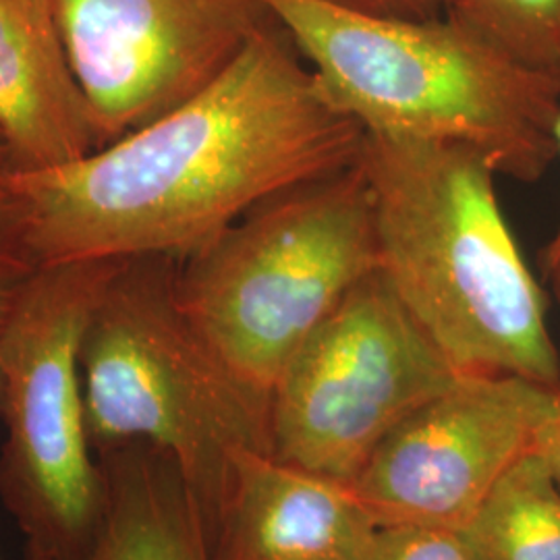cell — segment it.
<instances>
[{
	"label": "cell",
	"mask_w": 560,
	"mask_h": 560,
	"mask_svg": "<svg viewBox=\"0 0 560 560\" xmlns=\"http://www.w3.org/2000/svg\"><path fill=\"white\" fill-rule=\"evenodd\" d=\"M80 361L94 455L133 442L166 451L210 536L237 455L270 453V400L226 368L189 318L177 258L117 261L90 314Z\"/></svg>",
	"instance_id": "277c9868"
},
{
	"label": "cell",
	"mask_w": 560,
	"mask_h": 560,
	"mask_svg": "<svg viewBox=\"0 0 560 560\" xmlns=\"http://www.w3.org/2000/svg\"><path fill=\"white\" fill-rule=\"evenodd\" d=\"M555 138H557V154H559L560 159V108H559V117H557V127H555ZM560 256V222L559 229H557V233L552 235V240L548 241V245H546V249H544V256H541V260H544V266H548L550 261L557 260Z\"/></svg>",
	"instance_id": "ffe728a7"
},
{
	"label": "cell",
	"mask_w": 560,
	"mask_h": 560,
	"mask_svg": "<svg viewBox=\"0 0 560 560\" xmlns=\"http://www.w3.org/2000/svg\"><path fill=\"white\" fill-rule=\"evenodd\" d=\"M52 7L101 148L196 96L272 20L261 0H52Z\"/></svg>",
	"instance_id": "ba28073f"
},
{
	"label": "cell",
	"mask_w": 560,
	"mask_h": 560,
	"mask_svg": "<svg viewBox=\"0 0 560 560\" xmlns=\"http://www.w3.org/2000/svg\"><path fill=\"white\" fill-rule=\"evenodd\" d=\"M381 272L460 376L559 388L546 303L504 219L497 171L463 143L365 133Z\"/></svg>",
	"instance_id": "7a4b0ae2"
},
{
	"label": "cell",
	"mask_w": 560,
	"mask_h": 560,
	"mask_svg": "<svg viewBox=\"0 0 560 560\" xmlns=\"http://www.w3.org/2000/svg\"><path fill=\"white\" fill-rule=\"evenodd\" d=\"M378 527L351 486L245 448L210 550L212 560H365Z\"/></svg>",
	"instance_id": "30bf717a"
},
{
	"label": "cell",
	"mask_w": 560,
	"mask_h": 560,
	"mask_svg": "<svg viewBox=\"0 0 560 560\" xmlns=\"http://www.w3.org/2000/svg\"><path fill=\"white\" fill-rule=\"evenodd\" d=\"M345 11L390 20H434L442 15L444 0H324Z\"/></svg>",
	"instance_id": "e0dca14e"
},
{
	"label": "cell",
	"mask_w": 560,
	"mask_h": 560,
	"mask_svg": "<svg viewBox=\"0 0 560 560\" xmlns=\"http://www.w3.org/2000/svg\"><path fill=\"white\" fill-rule=\"evenodd\" d=\"M536 451L540 453L552 480L560 490V409L557 416L541 428Z\"/></svg>",
	"instance_id": "d6986e66"
},
{
	"label": "cell",
	"mask_w": 560,
	"mask_h": 560,
	"mask_svg": "<svg viewBox=\"0 0 560 560\" xmlns=\"http://www.w3.org/2000/svg\"><path fill=\"white\" fill-rule=\"evenodd\" d=\"M261 4L365 133L463 143L523 183L559 159L560 75L523 67L455 21L372 18L324 0Z\"/></svg>",
	"instance_id": "3957f363"
},
{
	"label": "cell",
	"mask_w": 560,
	"mask_h": 560,
	"mask_svg": "<svg viewBox=\"0 0 560 560\" xmlns=\"http://www.w3.org/2000/svg\"><path fill=\"white\" fill-rule=\"evenodd\" d=\"M459 376L378 268L282 368L270 455L351 486L400 421Z\"/></svg>",
	"instance_id": "52a82bcc"
},
{
	"label": "cell",
	"mask_w": 560,
	"mask_h": 560,
	"mask_svg": "<svg viewBox=\"0 0 560 560\" xmlns=\"http://www.w3.org/2000/svg\"><path fill=\"white\" fill-rule=\"evenodd\" d=\"M0 560H2V559H0Z\"/></svg>",
	"instance_id": "7402d4cb"
},
{
	"label": "cell",
	"mask_w": 560,
	"mask_h": 560,
	"mask_svg": "<svg viewBox=\"0 0 560 560\" xmlns=\"http://www.w3.org/2000/svg\"><path fill=\"white\" fill-rule=\"evenodd\" d=\"M363 141L272 18L177 108L80 161L15 173L11 237L36 264L183 260L264 198L358 164Z\"/></svg>",
	"instance_id": "6da1fadb"
},
{
	"label": "cell",
	"mask_w": 560,
	"mask_h": 560,
	"mask_svg": "<svg viewBox=\"0 0 560 560\" xmlns=\"http://www.w3.org/2000/svg\"><path fill=\"white\" fill-rule=\"evenodd\" d=\"M18 173L11 150L4 138L0 136V237H11V180Z\"/></svg>",
	"instance_id": "ac0fdd59"
},
{
	"label": "cell",
	"mask_w": 560,
	"mask_h": 560,
	"mask_svg": "<svg viewBox=\"0 0 560 560\" xmlns=\"http://www.w3.org/2000/svg\"><path fill=\"white\" fill-rule=\"evenodd\" d=\"M119 260L38 264L2 340L0 501L27 560H81L104 504L83 420L81 340Z\"/></svg>",
	"instance_id": "8992f818"
},
{
	"label": "cell",
	"mask_w": 560,
	"mask_h": 560,
	"mask_svg": "<svg viewBox=\"0 0 560 560\" xmlns=\"http://www.w3.org/2000/svg\"><path fill=\"white\" fill-rule=\"evenodd\" d=\"M442 15L523 67L560 75V0H444Z\"/></svg>",
	"instance_id": "5bb4252c"
},
{
	"label": "cell",
	"mask_w": 560,
	"mask_h": 560,
	"mask_svg": "<svg viewBox=\"0 0 560 560\" xmlns=\"http://www.w3.org/2000/svg\"><path fill=\"white\" fill-rule=\"evenodd\" d=\"M365 560H476L457 529L381 525Z\"/></svg>",
	"instance_id": "9a60e30c"
},
{
	"label": "cell",
	"mask_w": 560,
	"mask_h": 560,
	"mask_svg": "<svg viewBox=\"0 0 560 560\" xmlns=\"http://www.w3.org/2000/svg\"><path fill=\"white\" fill-rule=\"evenodd\" d=\"M546 268V272L552 277V282H555V289H557V293H559L560 300V256L555 261H550L548 266H544ZM557 399H559V409H560V384L559 388H557Z\"/></svg>",
	"instance_id": "44dd1931"
},
{
	"label": "cell",
	"mask_w": 560,
	"mask_h": 560,
	"mask_svg": "<svg viewBox=\"0 0 560 560\" xmlns=\"http://www.w3.org/2000/svg\"><path fill=\"white\" fill-rule=\"evenodd\" d=\"M38 264L32 260L25 249L13 237H0V353L2 340L13 310L20 301L21 293L32 279ZM2 365H0V413H2Z\"/></svg>",
	"instance_id": "2e32d148"
},
{
	"label": "cell",
	"mask_w": 560,
	"mask_h": 560,
	"mask_svg": "<svg viewBox=\"0 0 560 560\" xmlns=\"http://www.w3.org/2000/svg\"><path fill=\"white\" fill-rule=\"evenodd\" d=\"M559 411L517 376H459L376 446L351 483L381 525L460 529Z\"/></svg>",
	"instance_id": "9c48e42d"
},
{
	"label": "cell",
	"mask_w": 560,
	"mask_h": 560,
	"mask_svg": "<svg viewBox=\"0 0 560 560\" xmlns=\"http://www.w3.org/2000/svg\"><path fill=\"white\" fill-rule=\"evenodd\" d=\"M0 136L18 173L57 168L101 148L52 0H0Z\"/></svg>",
	"instance_id": "8fae6325"
},
{
	"label": "cell",
	"mask_w": 560,
	"mask_h": 560,
	"mask_svg": "<svg viewBox=\"0 0 560 560\" xmlns=\"http://www.w3.org/2000/svg\"><path fill=\"white\" fill-rule=\"evenodd\" d=\"M381 268L361 161L280 189L179 260L189 318L226 368L270 400L291 355Z\"/></svg>",
	"instance_id": "5b68a950"
},
{
	"label": "cell",
	"mask_w": 560,
	"mask_h": 560,
	"mask_svg": "<svg viewBox=\"0 0 560 560\" xmlns=\"http://www.w3.org/2000/svg\"><path fill=\"white\" fill-rule=\"evenodd\" d=\"M457 532L476 560H560V490L540 453H525Z\"/></svg>",
	"instance_id": "4fadbf2b"
},
{
	"label": "cell",
	"mask_w": 560,
	"mask_h": 560,
	"mask_svg": "<svg viewBox=\"0 0 560 560\" xmlns=\"http://www.w3.org/2000/svg\"><path fill=\"white\" fill-rule=\"evenodd\" d=\"M96 459L104 504L81 560H212L200 504L166 451L133 442Z\"/></svg>",
	"instance_id": "7c38bea8"
}]
</instances>
